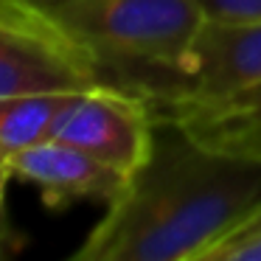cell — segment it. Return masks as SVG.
Listing matches in <instances>:
<instances>
[{
  "instance_id": "obj_12",
  "label": "cell",
  "mask_w": 261,
  "mask_h": 261,
  "mask_svg": "<svg viewBox=\"0 0 261 261\" xmlns=\"http://www.w3.org/2000/svg\"><path fill=\"white\" fill-rule=\"evenodd\" d=\"M31 6H37V9H42V12H48V9H54V6H59V3H65V0H29Z\"/></svg>"
},
{
  "instance_id": "obj_3",
  "label": "cell",
  "mask_w": 261,
  "mask_h": 261,
  "mask_svg": "<svg viewBox=\"0 0 261 261\" xmlns=\"http://www.w3.org/2000/svg\"><path fill=\"white\" fill-rule=\"evenodd\" d=\"M101 85L93 57L29 0H0V98Z\"/></svg>"
},
{
  "instance_id": "obj_7",
  "label": "cell",
  "mask_w": 261,
  "mask_h": 261,
  "mask_svg": "<svg viewBox=\"0 0 261 261\" xmlns=\"http://www.w3.org/2000/svg\"><path fill=\"white\" fill-rule=\"evenodd\" d=\"M154 115L174 118L194 138L227 152L261 154V85L239 90L233 96L202 104H177L152 110Z\"/></svg>"
},
{
  "instance_id": "obj_9",
  "label": "cell",
  "mask_w": 261,
  "mask_h": 261,
  "mask_svg": "<svg viewBox=\"0 0 261 261\" xmlns=\"http://www.w3.org/2000/svg\"><path fill=\"white\" fill-rule=\"evenodd\" d=\"M199 261H261V227H239L205 250Z\"/></svg>"
},
{
  "instance_id": "obj_6",
  "label": "cell",
  "mask_w": 261,
  "mask_h": 261,
  "mask_svg": "<svg viewBox=\"0 0 261 261\" xmlns=\"http://www.w3.org/2000/svg\"><path fill=\"white\" fill-rule=\"evenodd\" d=\"M9 166L14 177L40 186L42 202L54 211L87 202V199L113 202L129 180L113 166L87 154L85 149H76L62 141H45L12 152Z\"/></svg>"
},
{
  "instance_id": "obj_4",
  "label": "cell",
  "mask_w": 261,
  "mask_h": 261,
  "mask_svg": "<svg viewBox=\"0 0 261 261\" xmlns=\"http://www.w3.org/2000/svg\"><path fill=\"white\" fill-rule=\"evenodd\" d=\"M54 141L85 149L132 177L154 149V113L146 98L113 85H96L68 110Z\"/></svg>"
},
{
  "instance_id": "obj_8",
  "label": "cell",
  "mask_w": 261,
  "mask_h": 261,
  "mask_svg": "<svg viewBox=\"0 0 261 261\" xmlns=\"http://www.w3.org/2000/svg\"><path fill=\"white\" fill-rule=\"evenodd\" d=\"M85 90H48L0 98V152L12 154L57 138L68 110Z\"/></svg>"
},
{
  "instance_id": "obj_10",
  "label": "cell",
  "mask_w": 261,
  "mask_h": 261,
  "mask_svg": "<svg viewBox=\"0 0 261 261\" xmlns=\"http://www.w3.org/2000/svg\"><path fill=\"white\" fill-rule=\"evenodd\" d=\"M205 20L216 23H255L261 20V0H197Z\"/></svg>"
},
{
  "instance_id": "obj_5",
  "label": "cell",
  "mask_w": 261,
  "mask_h": 261,
  "mask_svg": "<svg viewBox=\"0 0 261 261\" xmlns=\"http://www.w3.org/2000/svg\"><path fill=\"white\" fill-rule=\"evenodd\" d=\"M261 85V20L216 23L205 20L180 65L177 96L166 107L202 104Z\"/></svg>"
},
{
  "instance_id": "obj_11",
  "label": "cell",
  "mask_w": 261,
  "mask_h": 261,
  "mask_svg": "<svg viewBox=\"0 0 261 261\" xmlns=\"http://www.w3.org/2000/svg\"><path fill=\"white\" fill-rule=\"evenodd\" d=\"M12 166H9V154L0 152V255L12 250V230L6 225V186L12 180Z\"/></svg>"
},
{
  "instance_id": "obj_1",
  "label": "cell",
  "mask_w": 261,
  "mask_h": 261,
  "mask_svg": "<svg viewBox=\"0 0 261 261\" xmlns=\"http://www.w3.org/2000/svg\"><path fill=\"white\" fill-rule=\"evenodd\" d=\"M261 208V154L227 152L154 115L152 158L107 202L73 261H199Z\"/></svg>"
},
{
  "instance_id": "obj_2",
  "label": "cell",
  "mask_w": 261,
  "mask_h": 261,
  "mask_svg": "<svg viewBox=\"0 0 261 261\" xmlns=\"http://www.w3.org/2000/svg\"><path fill=\"white\" fill-rule=\"evenodd\" d=\"M48 14L93 57L101 85L152 110L177 96L180 65L205 23L197 0H65Z\"/></svg>"
},
{
  "instance_id": "obj_13",
  "label": "cell",
  "mask_w": 261,
  "mask_h": 261,
  "mask_svg": "<svg viewBox=\"0 0 261 261\" xmlns=\"http://www.w3.org/2000/svg\"><path fill=\"white\" fill-rule=\"evenodd\" d=\"M242 227H261V208L258 211H255V214L253 216H250V219L247 222H244V225ZM236 230H239V227H236Z\"/></svg>"
}]
</instances>
